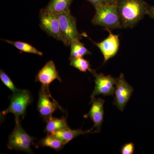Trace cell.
Listing matches in <instances>:
<instances>
[{"mask_svg":"<svg viewBox=\"0 0 154 154\" xmlns=\"http://www.w3.org/2000/svg\"><path fill=\"white\" fill-rule=\"evenodd\" d=\"M105 30L109 32L108 37L99 43L94 42L103 54L104 59L103 64L116 55L119 47V35L113 34L110 29Z\"/></svg>","mask_w":154,"mask_h":154,"instance_id":"obj_10","label":"cell"},{"mask_svg":"<svg viewBox=\"0 0 154 154\" xmlns=\"http://www.w3.org/2000/svg\"><path fill=\"white\" fill-rule=\"evenodd\" d=\"M117 9L122 28H132L147 15L149 5L143 0H119Z\"/></svg>","mask_w":154,"mask_h":154,"instance_id":"obj_1","label":"cell"},{"mask_svg":"<svg viewBox=\"0 0 154 154\" xmlns=\"http://www.w3.org/2000/svg\"><path fill=\"white\" fill-rule=\"evenodd\" d=\"M133 92V88L125 81L123 74H120L115 86L113 104L120 111H123Z\"/></svg>","mask_w":154,"mask_h":154,"instance_id":"obj_8","label":"cell"},{"mask_svg":"<svg viewBox=\"0 0 154 154\" xmlns=\"http://www.w3.org/2000/svg\"><path fill=\"white\" fill-rule=\"evenodd\" d=\"M0 79L3 84L10 89L13 93H15L19 90L14 85V82L10 77L2 69L0 70Z\"/></svg>","mask_w":154,"mask_h":154,"instance_id":"obj_20","label":"cell"},{"mask_svg":"<svg viewBox=\"0 0 154 154\" xmlns=\"http://www.w3.org/2000/svg\"><path fill=\"white\" fill-rule=\"evenodd\" d=\"M105 101L102 99H96L94 97L91 99L92 107L89 113L85 115L86 117H89L94 122V128H96V132H99L103 121L104 111V106Z\"/></svg>","mask_w":154,"mask_h":154,"instance_id":"obj_12","label":"cell"},{"mask_svg":"<svg viewBox=\"0 0 154 154\" xmlns=\"http://www.w3.org/2000/svg\"><path fill=\"white\" fill-rule=\"evenodd\" d=\"M46 125L45 132L47 134H53L56 132L62 130L69 128L66 118L64 117L61 118L52 117L46 122Z\"/></svg>","mask_w":154,"mask_h":154,"instance_id":"obj_15","label":"cell"},{"mask_svg":"<svg viewBox=\"0 0 154 154\" xmlns=\"http://www.w3.org/2000/svg\"><path fill=\"white\" fill-rule=\"evenodd\" d=\"M94 6L95 8L105 4V0H87Z\"/></svg>","mask_w":154,"mask_h":154,"instance_id":"obj_22","label":"cell"},{"mask_svg":"<svg viewBox=\"0 0 154 154\" xmlns=\"http://www.w3.org/2000/svg\"><path fill=\"white\" fill-rule=\"evenodd\" d=\"M56 79L62 82L55 64L53 61L50 60L39 71L35 81L39 82L43 85L49 86L51 83Z\"/></svg>","mask_w":154,"mask_h":154,"instance_id":"obj_11","label":"cell"},{"mask_svg":"<svg viewBox=\"0 0 154 154\" xmlns=\"http://www.w3.org/2000/svg\"><path fill=\"white\" fill-rule=\"evenodd\" d=\"M58 19L66 46H69L72 40L75 39L81 40L83 34L77 29L76 19L72 15L71 12H66L56 15Z\"/></svg>","mask_w":154,"mask_h":154,"instance_id":"obj_7","label":"cell"},{"mask_svg":"<svg viewBox=\"0 0 154 154\" xmlns=\"http://www.w3.org/2000/svg\"><path fill=\"white\" fill-rule=\"evenodd\" d=\"M134 151V145L133 143L125 144L122 146L121 149L122 154H133Z\"/></svg>","mask_w":154,"mask_h":154,"instance_id":"obj_21","label":"cell"},{"mask_svg":"<svg viewBox=\"0 0 154 154\" xmlns=\"http://www.w3.org/2000/svg\"><path fill=\"white\" fill-rule=\"evenodd\" d=\"M70 46L71 47L69 60L76 58L83 57L86 55L91 54V51L86 48L85 45L80 42V40L75 39L72 40Z\"/></svg>","mask_w":154,"mask_h":154,"instance_id":"obj_17","label":"cell"},{"mask_svg":"<svg viewBox=\"0 0 154 154\" xmlns=\"http://www.w3.org/2000/svg\"><path fill=\"white\" fill-rule=\"evenodd\" d=\"M63 142L55 137L52 134H47L45 137L43 138L38 142L36 147H48L57 151L62 149L65 145Z\"/></svg>","mask_w":154,"mask_h":154,"instance_id":"obj_16","label":"cell"},{"mask_svg":"<svg viewBox=\"0 0 154 154\" xmlns=\"http://www.w3.org/2000/svg\"><path fill=\"white\" fill-rule=\"evenodd\" d=\"M147 15L150 18L154 19V6H149Z\"/></svg>","mask_w":154,"mask_h":154,"instance_id":"obj_23","label":"cell"},{"mask_svg":"<svg viewBox=\"0 0 154 154\" xmlns=\"http://www.w3.org/2000/svg\"><path fill=\"white\" fill-rule=\"evenodd\" d=\"M49 86L42 85L37 104V110L44 121L52 117L53 113L58 109L62 110L57 102L54 100L50 92Z\"/></svg>","mask_w":154,"mask_h":154,"instance_id":"obj_5","label":"cell"},{"mask_svg":"<svg viewBox=\"0 0 154 154\" xmlns=\"http://www.w3.org/2000/svg\"><path fill=\"white\" fill-rule=\"evenodd\" d=\"M10 105L6 110L2 112V115L5 116L12 113L15 116V119L24 118L26 109L32 102V98L27 90H19L10 97Z\"/></svg>","mask_w":154,"mask_h":154,"instance_id":"obj_4","label":"cell"},{"mask_svg":"<svg viewBox=\"0 0 154 154\" xmlns=\"http://www.w3.org/2000/svg\"><path fill=\"white\" fill-rule=\"evenodd\" d=\"M119 0H105V4H117Z\"/></svg>","mask_w":154,"mask_h":154,"instance_id":"obj_24","label":"cell"},{"mask_svg":"<svg viewBox=\"0 0 154 154\" xmlns=\"http://www.w3.org/2000/svg\"><path fill=\"white\" fill-rule=\"evenodd\" d=\"M92 73L95 77V89L91 96V100L96 96L102 95L104 96H113L115 91L117 79L110 75H105L103 74H98L94 70Z\"/></svg>","mask_w":154,"mask_h":154,"instance_id":"obj_9","label":"cell"},{"mask_svg":"<svg viewBox=\"0 0 154 154\" xmlns=\"http://www.w3.org/2000/svg\"><path fill=\"white\" fill-rule=\"evenodd\" d=\"M70 65L78 69L80 71L84 72H87L88 71L92 73L94 70L91 69L90 62L83 57L76 58L71 60Z\"/></svg>","mask_w":154,"mask_h":154,"instance_id":"obj_19","label":"cell"},{"mask_svg":"<svg viewBox=\"0 0 154 154\" xmlns=\"http://www.w3.org/2000/svg\"><path fill=\"white\" fill-rule=\"evenodd\" d=\"M20 122V119H15L16 125L9 136L8 148L32 153L31 146L33 144L35 138L28 134L23 129Z\"/></svg>","mask_w":154,"mask_h":154,"instance_id":"obj_3","label":"cell"},{"mask_svg":"<svg viewBox=\"0 0 154 154\" xmlns=\"http://www.w3.org/2000/svg\"><path fill=\"white\" fill-rule=\"evenodd\" d=\"M91 22L93 25L105 27V29L122 28L117 9V4H105L97 7Z\"/></svg>","mask_w":154,"mask_h":154,"instance_id":"obj_2","label":"cell"},{"mask_svg":"<svg viewBox=\"0 0 154 154\" xmlns=\"http://www.w3.org/2000/svg\"><path fill=\"white\" fill-rule=\"evenodd\" d=\"M94 129V128H92L91 129L88 130L86 131H84L82 129L72 130L70 128H69L59 131L56 132L52 134L59 139L60 140L62 141L67 144L72 140L81 135H84L92 133Z\"/></svg>","mask_w":154,"mask_h":154,"instance_id":"obj_14","label":"cell"},{"mask_svg":"<svg viewBox=\"0 0 154 154\" xmlns=\"http://www.w3.org/2000/svg\"><path fill=\"white\" fill-rule=\"evenodd\" d=\"M39 20V26L43 31L53 38L62 42L65 45V39L55 14L42 9L40 11Z\"/></svg>","mask_w":154,"mask_h":154,"instance_id":"obj_6","label":"cell"},{"mask_svg":"<svg viewBox=\"0 0 154 154\" xmlns=\"http://www.w3.org/2000/svg\"><path fill=\"white\" fill-rule=\"evenodd\" d=\"M74 0H50L46 7L43 8L45 11L57 14L71 12L70 7Z\"/></svg>","mask_w":154,"mask_h":154,"instance_id":"obj_13","label":"cell"},{"mask_svg":"<svg viewBox=\"0 0 154 154\" xmlns=\"http://www.w3.org/2000/svg\"><path fill=\"white\" fill-rule=\"evenodd\" d=\"M3 40L7 43L12 45L17 49L21 51L22 52L33 54H37L40 56L43 55V54L42 52L39 51L35 47H33V45L26 42L21 41H11V40H6V39H3Z\"/></svg>","mask_w":154,"mask_h":154,"instance_id":"obj_18","label":"cell"}]
</instances>
